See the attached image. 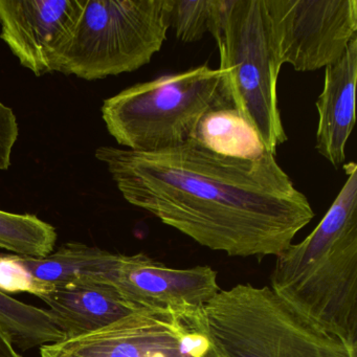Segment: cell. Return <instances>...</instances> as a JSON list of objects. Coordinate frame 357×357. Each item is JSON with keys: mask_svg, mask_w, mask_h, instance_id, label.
<instances>
[{"mask_svg": "<svg viewBox=\"0 0 357 357\" xmlns=\"http://www.w3.org/2000/svg\"><path fill=\"white\" fill-rule=\"evenodd\" d=\"M40 298L50 307L64 340L93 333L139 310L112 284L93 280L54 286Z\"/></svg>", "mask_w": 357, "mask_h": 357, "instance_id": "obj_11", "label": "cell"}, {"mask_svg": "<svg viewBox=\"0 0 357 357\" xmlns=\"http://www.w3.org/2000/svg\"><path fill=\"white\" fill-rule=\"evenodd\" d=\"M127 202L204 248L231 257L279 256L314 218L275 155H219L194 139L144 153L96 150Z\"/></svg>", "mask_w": 357, "mask_h": 357, "instance_id": "obj_1", "label": "cell"}, {"mask_svg": "<svg viewBox=\"0 0 357 357\" xmlns=\"http://www.w3.org/2000/svg\"><path fill=\"white\" fill-rule=\"evenodd\" d=\"M20 137L17 119L11 108L0 101V171L11 167L12 150Z\"/></svg>", "mask_w": 357, "mask_h": 357, "instance_id": "obj_19", "label": "cell"}, {"mask_svg": "<svg viewBox=\"0 0 357 357\" xmlns=\"http://www.w3.org/2000/svg\"><path fill=\"white\" fill-rule=\"evenodd\" d=\"M165 0H85L56 72L87 81L135 72L167 40Z\"/></svg>", "mask_w": 357, "mask_h": 357, "instance_id": "obj_6", "label": "cell"}, {"mask_svg": "<svg viewBox=\"0 0 357 357\" xmlns=\"http://www.w3.org/2000/svg\"><path fill=\"white\" fill-rule=\"evenodd\" d=\"M54 286L33 277L20 261V256L0 252V290L5 294L28 292L38 296L53 289Z\"/></svg>", "mask_w": 357, "mask_h": 357, "instance_id": "obj_18", "label": "cell"}, {"mask_svg": "<svg viewBox=\"0 0 357 357\" xmlns=\"http://www.w3.org/2000/svg\"><path fill=\"white\" fill-rule=\"evenodd\" d=\"M192 139L229 158H256L266 152L252 127L236 110L229 108L206 114Z\"/></svg>", "mask_w": 357, "mask_h": 357, "instance_id": "obj_14", "label": "cell"}, {"mask_svg": "<svg viewBox=\"0 0 357 357\" xmlns=\"http://www.w3.org/2000/svg\"><path fill=\"white\" fill-rule=\"evenodd\" d=\"M204 313L223 357H357V347L268 286L238 284L220 289Z\"/></svg>", "mask_w": 357, "mask_h": 357, "instance_id": "obj_3", "label": "cell"}, {"mask_svg": "<svg viewBox=\"0 0 357 357\" xmlns=\"http://www.w3.org/2000/svg\"><path fill=\"white\" fill-rule=\"evenodd\" d=\"M108 283L139 309L204 307L220 290L212 267L171 268L143 252L132 256L119 254Z\"/></svg>", "mask_w": 357, "mask_h": 357, "instance_id": "obj_10", "label": "cell"}, {"mask_svg": "<svg viewBox=\"0 0 357 357\" xmlns=\"http://www.w3.org/2000/svg\"><path fill=\"white\" fill-rule=\"evenodd\" d=\"M85 0H0V38L35 76L56 73Z\"/></svg>", "mask_w": 357, "mask_h": 357, "instance_id": "obj_9", "label": "cell"}, {"mask_svg": "<svg viewBox=\"0 0 357 357\" xmlns=\"http://www.w3.org/2000/svg\"><path fill=\"white\" fill-rule=\"evenodd\" d=\"M225 108L220 70L204 64L132 85L106 99L101 112L119 145L151 153L187 143L206 114Z\"/></svg>", "mask_w": 357, "mask_h": 357, "instance_id": "obj_5", "label": "cell"}, {"mask_svg": "<svg viewBox=\"0 0 357 357\" xmlns=\"http://www.w3.org/2000/svg\"><path fill=\"white\" fill-rule=\"evenodd\" d=\"M282 64L314 72L337 62L357 37L356 0H264Z\"/></svg>", "mask_w": 357, "mask_h": 357, "instance_id": "obj_8", "label": "cell"}, {"mask_svg": "<svg viewBox=\"0 0 357 357\" xmlns=\"http://www.w3.org/2000/svg\"><path fill=\"white\" fill-rule=\"evenodd\" d=\"M310 235L277 257L271 289L357 347V165Z\"/></svg>", "mask_w": 357, "mask_h": 357, "instance_id": "obj_2", "label": "cell"}, {"mask_svg": "<svg viewBox=\"0 0 357 357\" xmlns=\"http://www.w3.org/2000/svg\"><path fill=\"white\" fill-rule=\"evenodd\" d=\"M0 357H22L14 348L11 338L1 326H0Z\"/></svg>", "mask_w": 357, "mask_h": 357, "instance_id": "obj_20", "label": "cell"}, {"mask_svg": "<svg viewBox=\"0 0 357 357\" xmlns=\"http://www.w3.org/2000/svg\"><path fill=\"white\" fill-rule=\"evenodd\" d=\"M220 57L221 91L229 109L252 127L275 155L288 137L278 106L282 64L264 0H223L214 36Z\"/></svg>", "mask_w": 357, "mask_h": 357, "instance_id": "obj_4", "label": "cell"}, {"mask_svg": "<svg viewBox=\"0 0 357 357\" xmlns=\"http://www.w3.org/2000/svg\"><path fill=\"white\" fill-rule=\"evenodd\" d=\"M119 254L80 242L64 244L56 252L43 258L20 256L29 273L52 286L81 281L107 282Z\"/></svg>", "mask_w": 357, "mask_h": 357, "instance_id": "obj_13", "label": "cell"}, {"mask_svg": "<svg viewBox=\"0 0 357 357\" xmlns=\"http://www.w3.org/2000/svg\"><path fill=\"white\" fill-rule=\"evenodd\" d=\"M55 227L33 214H14L0 210V248L10 254L43 258L54 250Z\"/></svg>", "mask_w": 357, "mask_h": 357, "instance_id": "obj_16", "label": "cell"}, {"mask_svg": "<svg viewBox=\"0 0 357 357\" xmlns=\"http://www.w3.org/2000/svg\"><path fill=\"white\" fill-rule=\"evenodd\" d=\"M0 326L22 350L64 340L61 329L47 309L24 304L0 290Z\"/></svg>", "mask_w": 357, "mask_h": 357, "instance_id": "obj_15", "label": "cell"}, {"mask_svg": "<svg viewBox=\"0 0 357 357\" xmlns=\"http://www.w3.org/2000/svg\"><path fill=\"white\" fill-rule=\"evenodd\" d=\"M40 357H223L204 307L143 308L80 337L40 348Z\"/></svg>", "mask_w": 357, "mask_h": 357, "instance_id": "obj_7", "label": "cell"}, {"mask_svg": "<svg viewBox=\"0 0 357 357\" xmlns=\"http://www.w3.org/2000/svg\"><path fill=\"white\" fill-rule=\"evenodd\" d=\"M357 79V37L344 55L325 68L324 89L315 102L317 123L315 149L334 168L346 160V147L355 126Z\"/></svg>", "mask_w": 357, "mask_h": 357, "instance_id": "obj_12", "label": "cell"}, {"mask_svg": "<svg viewBox=\"0 0 357 357\" xmlns=\"http://www.w3.org/2000/svg\"><path fill=\"white\" fill-rule=\"evenodd\" d=\"M223 0H165L167 24L181 43L214 36L220 22Z\"/></svg>", "mask_w": 357, "mask_h": 357, "instance_id": "obj_17", "label": "cell"}]
</instances>
